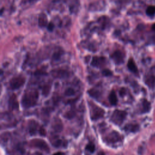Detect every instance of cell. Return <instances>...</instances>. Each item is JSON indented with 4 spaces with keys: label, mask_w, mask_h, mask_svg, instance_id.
Masks as SVG:
<instances>
[{
    "label": "cell",
    "mask_w": 155,
    "mask_h": 155,
    "mask_svg": "<svg viewBox=\"0 0 155 155\" xmlns=\"http://www.w3.org/2000/svg\"><path fill=\"white\" fill-rule=\"evenodd\" d=\"M152 29L155 31V24H154L153 25H152Z\"/></svg>",
    "instance_id": "1f68e13d"
},
{
    "label": "cell",
    "mask_w": 155,
    "mask_h": 155,
    "mask_svg": "<svg viewBox=\"0 0 155 155\" xmlns=\"http://www.w3.org/2000/svg\"><path fill=\"white\" fill-rule=\"evenodd\" d=\"M53 155H63V153H61V152H58V153H56L53 154Z\"/></svg>",
    "instance_id": "f546056e"
},
{
    "label": "cell",
    "mask_w": 155,
    "mask_h": 155,
    "mask_svg": "<svg viewBox=\"0 0 155 155\" xmlns=\"http://www.w3.org/2000/svg\"><path fill=\"white\" fill-rule=\"evenodd\" d=\"M122 136L119 133L113 131L105 138V141L108 144H115L122 141Z\"/></svg>",
    "instance_id": "277c9868"
},
{
    "label": "cell",
    "mask_w": 155,
    "mask_h": 155,
    "mask_svg": "<svg viewBox=\"0 0 155 155\" xmlns=\"http://www.w3.org/2000/svg\"><path fill=\"white\" fill-rule=\"evenodd\" d=\"M61 144H62V141H61V140H57L55 141L54 143H53L54 146H55V147H60Z\"/></svg>",
    "instance_id": "4316f807"
},
{
    "label": "cell",
    "mask_w": 155,
    "mask_h": 155,
    "mask_svg": "<svg viewBox=\"0 0 155 155\" xmlns=\"http://www.w3.org/2000/svg\"><path fill=\"white\" fill-rule=\"evenodd\" d=\"M111 59L113 60V61L116 64H121L124 61V55L122 52H121L119 50H117L114 51L111 55Z\"/></svg>",
    "instance_id": "52a82bcc"
},
{
    "label": "cell",
    "mask_w": 155,
    "mask_h": 155,
    "mask_svg": "<svg viewBox=\"0 0 155 155\" xmlns=\"http://www.w3.org/2000/svg\"><path fill=\"white\" fill-rule=\"evenodd\" d=\"M25 79L22 76H18L13 78L9 83L10 88L14 90L21 88L25 83Z\"/></svg>",
    "instance_id": "3957f363"
},
{
    "label": "cell",
    "mask_w": 155,
    "mask_h": 155,
    "mask_svg": "<svg viewBox=\"0 0 155 155\" xmlns=\"http://www.w3.org/2000/svg\"><path fill=\"white\" fill-rule=\"evenodd\" d=\"M50 91V87L49 85H45L42 88V94L43 95L47 96Z\"/></svg>",
    "instance_id": "7402d4cb"
},
{
    "label": "cell",
    "mask_w": 155,
    "mask_h": 155,
    "mask_svg": "<svg viewBox=\"0 0 155 155\" xmlns=\"http://www.w3.org/2000/svg\"><path fill=\"white\" fill-rule=\"evenodd\" d=\"M145 84L150 88H153L155 85V77L154 76H151L145 79Z\"/></svg>",
    "instance_id": "e0dca14e"
},
{
    "label": "cell",
    "mask_w": 155,
    "mask_h": 155,
    "mask_svg": "<svg viewBox=\"0 0 155 155\" xmlns=\"http://www.w3.org/2000/svg\"><path fill=\"white\" fill-rule=\"evenodd\" d=\"M151 108V105H150V103L147 101V100L144 99L142 101V113H147L150 111Z\"/></svg>",
    "instance_id": "ac0fdd59"
},
{
    "label": "cell",
    "mask_w": 155,
    "mask_h": 155,
    "mask_svg": "<svg viewBox=\"0 0 155 155\" xmlns=\"http://www.w3.org/2000/svg\"><path fill=\"white\" fill-rule=\"evenodd\" d=\"M127 67L128 68V69L134 74H135L136 75H138L139 73H138V68L134 61V60L133 59H130L128 63H127Z\"/></svg>",
    "instance_id": "7c38bea8"
},
{
    "label": "cell",
    "mask_w": 155,
    "mask_h": 155,
    "mask_svg": "<svg viewBox=\"0 0 155 155\" xmlns=\"http://www.w3.org/2000/svg\"><path fill=\"white\" fill-rule=\"evenodd\" d=\"M102 74L105 76H111L112 74V73L111 71L110 70H108V69H105L102 71Z\"/></svg>",
    "instance_id": "cb8c5ba5"
},
{
    "label": "cell",
    "mask_w": 155,
    "mask_h": 155,
    "mask_svg": "<svg viewBox=\"0 0 155 155\" xmlns=\"http://www.w3.org/2000/svg\"><path fill=\"white\" fill-rule=\"evenodd\" d=\"M38 0H22V2L26 3V2H35Z\"/></svg>",
    "instance_id": "83f0119b"
},
{
    "label": "cell",
    "mask_w": 155,
    "mask_h": 155,
    "mask_svg": "<svg viewBox=\"0 0 155 155\" xmlns=\"http://www.w3.org/2000/svg\"><path fill=\"white\" fill-rule=\"evenodd\" d=\"M85 149L89 151L90 153H93L94 151V150H95V146L93 143H89L86 146Z\"/></svg>",
    "instance_id": "44dd1931"
},
{
    "label": "cell",
    "mask_w": 155,
    "mask_h": 155,
    "mask_svg": "<svg viewBox=\"0 0 155 155\" xmlns=\"http://www.w3.org/2000/svg\"><path fill=\"white\" fill-rule=\"evenodd\" d=\"M31 146L42 150L43 151L48 152L49 151V147L47 142L42 139H34L30 142Z\"/></svg>",
    "instance_id": "5b68a950"
},
{
    "label": "cell",
    "mask_w": 155,
    "mask_h": 155,
    "mask_svg": "<svg viewBox=\"0 0 155 155\" xmlns=\"http://www.w3.org/2000/svg\"><path fill=\"white\" fill-rule=\"evenodd\" d=\"M124 130L127 132L135 133L138 131L139 125L137 124H128L125 126Z\"/></svg>",
    "instance_id": "5bb4252c"
},
{
    "label": "cell",
    "mask_w": 155,
    "mask_h": 155,
    "mask_svg": "<svg viewBox=\"0 0 155 155\" xmlns=\"http://www.w3.org/2000/svg\"><path fill=\"white\" fill-rule=\"evenodd\" d=\"M47 28L49 31H51L54 28V24L52 22H50L47 25Z\"/></svg>",
    "instance_id": "484cf974"
},
{
    "label": "cell",
    "mask_w": 155,
    "mask_h": 155,
    "mask_svg": "<svg viewBox=\"0 0 155 155\" xmlns=\"http://www.w3.org/2000/svg\"><path fill=\"white\" fill-rule=\"evenodd\" d=\"M75 91L72 88H68L65 91V95L67 96H72L74 95Z\"/></svg>",
    "instance_id": "ffe728a7"
},
{
    "label": "cell",
    "mask_w": 155,
    "mask_h": 155,
    "mask_svg": "<svg viewBox=\"0 0 155 155\" xmlns=\"http://www.w3.org/2000/svg\"><path fill=\"white\" fill-rule=\"evenodd\" d=\"M39 134L41 135V136H45L46 134V131L45 130V129L44 128H42L41 127L39 130Z\"/></svg>",
    "instance_id": "d4e9b609"
},
{
    "label": "cell",
    "mask_w": 155,
    "mask_h": 155,
    "mask_svg": "<svg viewBox=\"0 0 155 155\" xmlns=\"http://www.w3.org/2000/svg\"><path fill=\"white\" fill-rule=\"evenodd\" d=\"M52 74L53 76L56 78H66L68 76V73L67 71L64 70H54L52 71Z\"/></svg>",
    "instance_id": "4fadbf2b"
},
{
    "label": "cell",
    "mask_w": 155,
    "mask_h": 155,
    "mask_svg": "<svg viewBox=\"0 0 155 155\" xmlns=\"http://www.w3.org/2000/svg\"><path fill=\"white\" fill-rule=\"evenodd\" d=\"M68 6L70 10L72 13L77 12L80 7L79 0H64Z\"/></svg>",
    "instance_id": "ba28073f"
},
{
    "label": "cell",
    "mask_w": 155,
    "mask_h": 155,
    "mask_svg": "<svg viewBox=\"0 0 155 155\" xmlns=\"http://www.w3.org/2000/svg\"><path fill=\"white\" fill-rule=\"evenodd\" d=\"M106 63V59L104 57H97L94 56L93 58L91 65L94 67L97 68H101Z\"/></svg>",
    "instance_id": "9c48e42d"
},
{
    "label": "cell",
    "mask_w": 155,
    "mask_h": 155,
    "mask_svg": "<svg viewBox=\"0 0 155 155\" xmlns=\"http://www.w3.org/2000/svg\"><path fill=\"white\" fill-rule=\"evenodd\" d=\"M98 155H104V153L103 152H101L98 154Z\"/></svg>",
    "instance_id": "d6a6232c"
},
{
    "label": "cell",
    "mask_w": 155,
    "mask_h": 155,
    "mask_svg": "<svg viewBox=\"0 0 155 155\" xmlns=\"http://www.w3.org/2000/svg\"><path fill=\"white\" fill-rule=\"evenodd\" d=\"M105 112L101 108L94 105L91 110V117L93 120H97L103 117Z\"/></svg>",
    "instance_id": "8992f818"
},
{
    "label": "cell",
    "mask_w": 155,
    "mask_h": 155,
    "mask_svg": "<svg viewBox=\"0 0 155 155\" xmlns=\"http://www.w3.org/2000/svg\"><path fill=\"white\" fill-rule=\"evenodd\" d=\"M8 108L11 110H15L19 108V103L17 97L15 94H13L8 99Z\"/></svg>",
    "instance_id": "30bf717a"
},
{
    "label": "cell",
    "mask_w": 155,
    "mask_h": 155,
    "mask_svg": "<svg viewBox=\"0 0 155 155\" xmlns=\"http://www.w3.org/2000/svg\"><path fill=\"white\" fill-rule=\"evenodd\" d=\"M109 101L111 105H116L117 102V99L116 96V94L114 90L111 91L109 94Z\"/></svg>",
    "instance_id": "2e32d148"
},
{
    "label": "cell",
    "mask_w": 155,
    "mask_h": 155,
    "mask_svg": "<svg viewBox=\"0 0 155 155\" xmlns=\"http://www.w3.org/2000/svg\"><path fill=\"white\" fill-rule=\"evenodd\" d=\"M127 113L125 111L116 110L114 111L111 115V120L114 124L117 125H120L125 119Z\"/></svg>",
    "instance_id": "7a4b0ae2"
},
{
    "label": "cell",
    "mask_w": 155,
    "mask_h": 155,
    "mask_svg": "<svg viewBox=\"0 0 155 155\" xmlns=\"http://www.w3.org/2000/svg\"><path fill=\"white\" fill-rule=\"evenodd\" d=\"M47 24V18L44 13H41L38 18V24L41 27L46 26Z\"/></svg>",
    "instance_id": "9a60e30c"
},
{
    "label": "cell",
    "mask_w": 155,
    "mask_h": 155,
    "mask_svg": "<svg viewBox=\"0 0 155 155\" xmlns=\"http://www.w3.org/2000/svg\"><path fill=\"white\" fill-rule=\"evenodd\" d=\"M39 93L36 90H30L24 93L21 104L24 108H28L35 106L38 100Z\"/></svg>",
    "instance_id": "6da1fadb"
},
{
    "label": "cell",
    "mask_w": 155,
    "mask_h": 155,
    "mask_svg": "<svg viewBox=\"0 0 155 155\" xmlns=\"http://www.w3.org/2000/svg\"><path fill=\"white\" fill-rule=\"evenodd\" d=\"M146 13L149 16H153L155 15V6H148L146 10Z\"/></svg>",
    "instance_id": "d6986e66"
},
{
    "label": "cell",
    "mask_w": 155,
    "mask_h": 155,
    "mask_svg": "<svg viewBox=\"0 0 155 155\" xmlns=\"http://www.w3.org/2000/svg\"><path fill=\"white\" fill-rule=\"evenodd\" d=\"M2 86L1 83L0 82V95H1V93H2Z\"/></svg>",
    "instance_id": "4dcf8cb0"
},
{
    "label": "cell",
    "mask_w": 155,
    "mask_h": 155,
    "mask_svg": "<svg viewBox=\"0 0 155 155\" xmlns=\"http://www.w3.org/2000/svg\"><path fill=\"white\" fill-rule=\"evenodd\" d=\"M125 89H121L120 90V96H123L124 94H125Z\"/></svg>",
    "instance_id": "f1b7e54d"
},
{
    "label": "cell",
    "mask_w": 155,
    "mask_h": 155,
    "mask_svg": "<svg viewBox=\"0 0 155 155\" xmlns=\"http://www.w3.org/2000/svg\"><path fill=\"white\" fill-rule=\"evenodd\" d=\"M38 124L35 120H31L29 121L28 130H29V133L31 135L36 134L37 130H38Z\"/></svg>",
    "instance_id": "8fae6325"
},
{
    "label": "cell",
    "mask_w": 155,
    "mask_h": 155,
    "mask_svg": "<svg viewBox=\"0 0 155 155\" xmlns=\"http://www.w3.org/2000/svg\"><path fill=\"white\" fill-rule=\"evenodd\" d=\"M61 56V53L60 51H56L53 54V59L54 61H58L60 59Z\"/></svg>",
    "instance_id": "603a6c76"
}]
</instances>
